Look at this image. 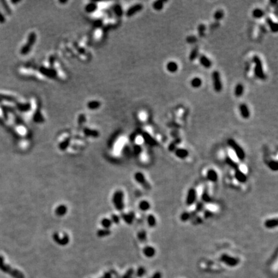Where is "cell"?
<instances>
[{
  "mask_svg": "<svg viewBox=\"0 0 278 278\" xmlns=\"http://www.w3.org/2000/svg\"><path fill=\"white\" fill-rule=\"evenodd\" d=\"M0 270L14 278H25L24 274L21 272L13 268L4 262V258L2 256H0Z\"/></svg>",
  "mask_w": 278,
  "mask_h": 278,
  "instance_id": "1",
  "label": "cell"
},
{
  "mask_svg": "<svg viewBox=\"0 0 278 278\" xmlns=\"http://www.w3.org/2000/svg\"><path fill=\"white\" fill-rule=\"evenodd\" d=\"M253 60L254 63L255 76L261 80H265L266 79V75L264 72L262 60L257 55H254Z\"/></svg>",
  "mask_w": 278,
  "mask_h": 278,
  "instance_id": "2",
  "label": "cell"
},
{
  "mask_svg": "<svg viewBox=\"0 0 278 278\" xmlns=\"http://www.w3.org/2000/svg\"><path fill=\"white\" fill-rule=\"evenodd\" d=\"M227 144L236 154L237 158L240 160H244L245 158V153L244 150L232 139H229L227 140Z\"/></svg>",
  "mask_w": 278,
  "mask_h": 278,
  "instance_id": "3",
  "label": "cell"
},
{
  "mask_svg": "<svg viewBox=\"0 0 278 278\" xmlns=\"http://www.w3.org/2000/svg\"><path fill=\"white\" fill-rule=\"evenodd\" d=\"M124 195L122 191H117L114 193L112 198V202L115 208L119 211H122L124 209Z\"/></svg>",
  "mask_w": 278,
  "mask_h": 278,
  "instance_id": "4",
  "label": "cell"
},
{
  "mask_svg": "<svg viewBox=\"0 0 278 278\" xmlns=\"http://www.w3.org/2000/svg\"><path fill=\"white\" fill-rule=\"evenodd\" d=\"M220 261L226 265L231 267H236L240 263V259L234 256L227 254H223L220 256Z\"/></svg>",
  "mask_w": 278,
  "mask_h": 278,
  "instance_id": "5",
  "label": "cell"
},
{
  "mask_svg": "<svg viewBox=\"0 0 278 278\" xmlns=\"http://www.w3.org/2000/svg\"><path fill=\"white\" fill-rule=\"evenodd\" d=\"M212 79L213 82V88L214 90L216 92H220L222 90L223 85L220 77V74L218 71H214L212 73Z\"/></svg>",
  "mask_w": 278,
  "mask_h": 278,
  "instance_id": "6",
  "label": "cell"
},
{
  "mask_svg": "<svg viewBox=\"0 0 278 278\" xmlns=\"http://www.w3.org/2000/svg\"><path fill=\"white\" fill-rule=\"evenodd\" d=\"M197 200V193L195 188H190L188 190L186 199H185V203L187 205L191 206L196 203Z\"/></svg>",
  "mask_w": 278,
  "mask_h": 278,
  "instance_id": "7",
  "label": "cell"
},
{
  "mask_svg": "<svg viewBox=\"0 0 278 278\" xmlns=\"http://www.w3.org/2000/svg\"><path fill=\"white\" fill-rule=\"evenodd\" d=\"M135 179L139 184H140L142 186L147 190L151 189V185L148 183L146 178H145L144 175L141 172H136L135 174Z\"/></svg>",
  "mask_w": 278,
  "mask_h": 278,
  "instance_id": "8",
  "label": "cell"
},
{
  "mask_svg": "<svg viewBox=\"0 0 278 278\" xmlns=\"http://www.w3.org/2000/svg\"><path fill=\"white\" fill-rule=\"evenodd\" d=\"M53 239H54V240L57 244L63 246L67 245L70 241L69 236L67 234H64L63 236L61 238V236H60V235L57 232L54 234V235H53Z\"/></svg>",
  "mask_w": 278,
  "mask_h": 278,
  "instance_id": "9",
  "label": "cell"
},
{
  "mask_svg": "<svg viewBox=\"0 0 278 278\" xmlns=\"http://www.w3.org/2000/svg\"><path fill=\"white\" fill-rule=\"evenodd\" d=\"M206 177L207 179L208 180L209 182L216 183L218 182V173L213 169H209L207 171L206 173Z\"/></svg>",
  "mask_w": 278,
  "mask_h": 278,
  "instance_id": "10",
  "label": "cell"
},
{
  "mask_svg": "<svg viewBox=\"0 0 278 278\" xmlns=\"http://www.w3.org/2000/svg\"><path fill=\"white\" fill-rule=\"evenodd\" d=\"M235 177L238 182L244 184L247 181V176L240 169L235 170Z\"/></svg>",
  "mask_w": 278,
  "mask_h": 278,
  "instance_id": "11",
  "label": "cell"
},
{
  "mask_svg": "<svg viewBox=\"0 0 278 278\" xmlns=\"http://www.w3.org/2000/svg\"><path fill=\"white\" fill-rule=\"evenodd\" d=\"M142 137L144 139V140L145 141V142L148 144V145H151V146H156V145H158L157 141L154 139L151 135H149L148 133H147V132L143 133Z\"/></svg>",
  "mask_w": 278,
  "mask_h": 278,
  "instance_id": "12",
  "label": "cell"
},
{
  "mask_svg": "<svg viewBox=\"0 0 278 278\" xmlns=\"http://www.w3.org/2000/svg\"><path fill=\"white\" fill-rule=\"evenodd\" d=\"M35 40V36L34 34H31L30 35V36L28 37V43L25 45L23 48H21V53L22 54L25 55L27 54V53L29 52L30 46H32V44L34 43V41Z\"/></svg>",
  "mask_w": 278,
  "mask_h": 278,
  "instance_id": "13",
  "label": "cell"
},
{
  "mask_svg": "<svg viewBox=\"0 0 278 278\" xmlns=\"http://www.w3.org/2000/svg\"><path fill=\"white\" fill-rule=\"evenodd\" d=\"M121 218L127 224L131 225L134 222L135 214L133 212H130L128 213H122Z\"/></svg>",
  "mask_w": 278,
  "mask_h": 278,
  "instance_id": "14",
  "label": "cell"
},
{
  "mask_svg": "<svg viewBox=\"0 0 278 278\" xmlns=\"http://www.w3.org/2000/svg\"><path fill=\"white\" fill-rule=\"evenodd\" d=\"M175 156L180 159H185L189 156V151L184 148H176L175 150Z\"/></svg>",
  "mask_w": 278,
  "mask_h": 278,
  "instance_id": "15",
  "label": "cell"
},
{
  "mask_svg": "<svg viewBox=\"0 0 278 278\" xmlns=\"http://www.w3.org/2000/svg\"><path fill=\"white\" fill-rule=\"evenodd\" d=\"M264 226L267 229H272L276 228L278 226V220L277 218L267 219L264 223Z\"/></svg>",
  "mask_w": 278,
  "mask_h": 278,
  "instance_id": "16",
  "label": "cell"
},
{
  "mask_svg": "<svg viewBox=\"0 0 278 278\" xmlns=\"http://www.w3.org/2000/svg\"><path fill=\"white\" fill-rule=\"evenodd\" d=\"M143 254L145 256L151 258L154 256V255L156 254V250L152 246H145L143 249Z\"/></svg>",
  "mask_w": 278,
  "mask_h": 278,
  "instance_id": "17",
  "label": "cell"
},
{
  "mask_svg": "<svg viewBox=\"0 0 278 278\" xmlns=\"http://www.w3.org/2000/svg\"><path fill=\"white\" fill-rule=\"evenodd\" d=\"M239 109H240L241 115L243 118H249L250 117V110L248 106H247V105H246L245 104H241L240 105Z\"/></svg>",
  "mask_w": 278,
  "mask_h": 278,
  "instance_id": "18",
  "label": "cell"
},
{
  "mask_svg": "<svg viewBox=\"0 0 278 278\" xmlns=\"http://www.w3.org/2000/svg\"><path fill=\"white\" fill-rule=\"evenodd\" d=\"M202 202L204 204H211V203H213V198L210 196L207 188H205L204 191H203L202 194Z\"/></svg>",
  "mask_w": 278,
  "mask_h": 278,
  "instance_id": "19",
  "label": "cell"
},
{
  "mask_svg": "<svg viewBox=\"0 0 278 278\" xmlns=\"http://www.w3.org/2000/svg\"><path fill=\"white\" fill-rule=\"evenodd\" d=\"M200 63L205 68H210L212 66V63L210 59L204 55H200L199 56Z\"/></svg>",
  "mask_w": 278,
  "mask_h": 278,
  "instance_id": "20",
  "label": "cell"
},
{
  "mask_svg": "<svg viewBox=\"0 0 278 278\" xmlns=\"http://www.w3.org/2000/svg\"><path fill=\"white\" fill-rule=\"evenodd\" d=\"M142 5L141 4H137L133 7H131L130 9L127 12V16H132L133 14H136V12L140 11L142 9Z\"/></svg>",
  "mask_w": 278,
  "mask_h": 278,
  "instance_id": "21",
  "label": "cell"
},
{
  "mask_svg": "<svg viewBox=\"0 0 278 278\" xmlns=\"http://www.w3.org/2000/svg\"><path fill=\"white\" fill-rule=\"evenodd\" d=\"M67 211H68V208L67 207V206L64 205H60L57 207H56V209L55 210V214L58 216H63L67 214Z\"/></svg>",
  "mask_w": 278,
  "mask_h": 278,
  "instance_id": "22",
  "label": "cell"
},
{
  "mask_svg": "<svg viewBox=\"0 0 278 278\" xmlns=\"http://www.w3.org/2000/svg\"><path fill=\"white\" fill-rule=\"evenodd\" d=\"M266 22H267V23L268 24V25L269 26V27H270L271 30L272 32H277V30H278V26H277V24L276 23V22L274 21L271 17H267V18L266 19Z\"/></svg>",
  "mask_w": 278,
  "mask_h": 278,
  "instance_id": "23",
  "label": "cell"
},
{
  "mask_svg": "<svg viewBox=\"0 0 278 278\" xmlns=\"http://www.w3.org/2000/svg\"><path fill=\"white\" fill-rule=\"evenodd\" d=\"M167 70L171 73H175L178 69V64L174 61H170L166 65Z\"/></svg>",
  "mask_w": 278,
  "mask_h": 278,
  "instance_id": "24",
  "label": "cell"
},
{
  "mask_svg": "<svg viewBox=\"0 0 278 278\" xmlns=\"http://www.w3.org/2000/svg\"><path fill=\"white\" fill-rule=\"evenodd\" d=\"M139 208L144 212L148 211L151 208V204L147 200H142L139 203Z\"/></svg>",
  "mask_w": 278,
  "mask_h": 278,
  "instance_id": "25",
  "label": "cell"
},
{
  "mask_svg": "<svg viewBox=\"0 0 278 278\" xmlns=\"http://www.w3.org/2000/svg\"><path fill=\"white\" fill-rule=\"evenodd\" d=\"M226 162L229 166H230L233 169L236 170L239 169V165H238V163L234 161L230 157H227L226 158Z\"/></svg>",
  "mask_w": 278,
  "mask_h": 278,
  "instance_id": "26",
  "label": "cell"
},
{
  "mask_svg": "<svg viewBox=\"0 0 278 278\" xmlns=\"http://www.w3.org/2000/svg\"><path fill=\"white\" fill-rule=\"evenodd\" d=\"M147 223L150 227H154L157 225V219L153 214H150L147 217Z\"/></svg>",
  "mask_w": 278,
  "mask_h": 278,
  "instance_id": "27",
  "label": "cell"
},
{
  "mask_svg": "<svg viewBox=\"0 0 278 278\" xmlns=\"http://www.w3.org/2000/svg\"><path fill=\"white\" fill-rule=\"evenodd\" d=\"M244 92V86L241 83L238 84L235 89V94L236 97H241Z\"/></svg>",
  "mask_w": 278,
  "mask_h": 278,
  "instance_id": "28",
  "label": "cell"
},
{
  "mask_svg": "<svg viewBox=\"0 0 278 278\" xmlns=\"http://www.w3.org/2000/svg\"><path fill=\"white\" fill-rule=\"evenodd\" d=\"M193 218L192 214L189 213V212H184L180 215V220L181 221H182L183 222H187L189 220H190Z\"/></svg>",
  "mask_w": 278,
  "mask_h": 278,
  "instance_id": "29",
  "label": "cell"
},
{
  "mask_svg": "<svg viewBox=\"0 0 278 278\" xmlns=\"http://www.w3.org/2000/svg\"><path fill=\"white\" fill-rule=\"evenodd\" d=\"M265 15V13L263 10H262L260 8H255L253 11V16L256 19H260L263 17Z\"/></svg>",
  "mask_w": 278,
  "mask_h": 278,
  "instance_id": "30",
  "label": "cell"
},
{
  "mask_svg": "<svg viewBox=\"0 0 278 278\" xmlns=\"http://www.w3.org/2000/svg\"><path fill=\"white\" fill-rule=\"evenodd\" d=\"M191 85L193 88H198L202 86V79L199 77H195L193 78L191 81Z\"/></svg>",
  "mask_w": 278,
  "mask_h": 278,
  "instance_id": "31",
  "label": "cell"
},
{
  "mask_svg": "<svg viewBox=\"0 0 278 278\" xmlns=\"http://www.w3.org/2000/svg\"><path fill=\"white\" fill-rule=\"evenodd\" d=\"M97 236L100 238L106 237V236H108L111 235V231H110L109 229H100V230L97 231Z\"/></svg>",
  "mask_w": 278,
  "mask_h": 278,
  "instance_id": "32",
  "label": "cell"
},
{
  "mask_svg": "<svg viewBox=\"0 0 278 278\" xmlns=\"http://www.w3.org/2000/svg\"><path fill=\"white\" fill-rule=\"evenodd\" d=\"M147 237V232L145 230H141L137 233V238L141 242L146 241Z\"/></svg>",
  "mask_w": 278,
  "mask_h": 278,
  "instance_id": "33",
  "label": "cell"
},
{
  "mask_svg": "<svg viewBox=\"0 0 278 278\" xmlns=\"http://www.w3.org/2000/svg\"><path fill=\"white\" fill-rule=\"evenodd\" d=\"M198 51L199 50H198V47L194 48L190 52V54H189V60L192 61H195L198 57Z\"/></svg>",
  "mask_w": 278,
  "mask_h": 278,
  "instance_id": "34",
  "label": "cell"
},
{
  "mask_svg": "<svg viewBox=\"0 0 278 278\" xmlns=\"http://www.w3.org/2000/svg\"><path fill=\"white\" fill-rule=\"evenodd\" d=\"M3 100L8 101V102H15L16 98H14V97L12 96L0 94V102H1V101Z\"/></svg>",
  "mask_w": 278,
  "mask_h": 278,
  "instance_id": "35",
  "label": "cell"
},
{
  "mask_svg": "<svg viewBox=\"0 0 278 278\" xmlns=\"http://www.w3.org/2000/svg\"><path fill=\"white\" fill-rule=\"evenodd\" d=\"M181 142V140L180 139H175V140H173V142H172L169 145V147H168V149L170 151H175V150L177 148V145L178 144H180Z\"/></svg>",
  "mask_w": 278,
  "mask_h": 278,
  "instance_id": "36",
  "label": "cell"
},
{
  "mask_svg": "<svg viewBox=\"0 0 278 278\" xmlns=\"http://www.w3.org/2000/svg\"><path fill=\"white\" fill-rule=\"evenodd\" d=\"M101 225H102V226L104 227V229H109L110 227H111L112 225V222L110 219L104 218L101 220Z\"/></svg>",
  "mask_w": 278,
  "mask_h": 278,
  "instance_id": "37",
  "label": "cell"
},
{
  "mask_svg": "<svg viewBox=\"0 0 278 278\" xmlns=\"http://www.w3.org/2000/svg\"><path fill=\"white\" fill-rule=\"evenodd\" d=\"M164 1H160V0H159V1H156L153 3V7L155 10H160L162 9L163 7H164Z\"/></svg>",
  "mask_w": 278,
  "mask_h": 278,
  "instance_id": "38",
  "label": "cell"
},
{
  "mask_svg": "<svg viewBox=\"0 0 278 278\" xmlns=\"http://www.w3.org/2000/svg\"><path fill=\"white\" fill-rule=\"evenodd\" d=\"M268 166L273 171H277L278 170V163L276 160H271L268 162Z\"/></svg>",
  "mask_w": 278,
  "mask_h": 278,
  "instance_id": "39",
  "label": "cell"
},
{
  "mask_svg": "<svg viewBox=\"0 0 278 278\" xmlns=\"http://www.w3.org/2000/svg\"><path fill=\"white\" fill-rule=\"evenodd\" d=\"M196 213H202L205 211V204L202 202H197L196 205Z\"/></svg>",
  "mask_w": 278,
  "mask_h": 278,
  "instance_id": "40",
  "label": "cell"
},
{
  "mask_svg": "<svg viewBox=\"0 0 278 278\" xmlns=\"http://www.w3.org/2000/svg\"><path fill=\"white\" fill-rule=\"evenodd\" d=\"M12 108H10L9 106H7L5 105H1V109L2 110V112L3 114V116L6 119L8 118V113L10 111H11Z\"/></svg>",
  "mask_w": 278,
  "mask_h": 278,
  "instance_id": "41",
  "label": "cell"
},
{
  "mask_svg": "<svg viewBox=\"0 0 278 278\" xmlns=\"http://www.w3.org/2000/svg\"><path fill=\"white\" fill-rule=\"evenodd\" d=\"M17 108L21 112H26L29 109V105L27 104H21L17 103Z\"/></svg>",
  "mask_w": 278,
  "mask_h": 278,
  "instance_id": "42",
  "label": "cell"
},
{
  "mask_svg": "<svg viewBox=\"0 0 278 278\" xmlns=\"http://www.w3.org/2000/svg\"><path fill=\"white\" fill-rule=\"evenodd\" d=\"M142 151V148L140 145L136 144L133 147V154L135 156H139Z\"/></svg>",
  "mask_w": 278,
  "mask_h": 278,
  "instance_id": "43",
  "label": "cell"
},
{
  "mask_svg": "<svg viewBox=\"0 0 278 278\" xmlns=\"http://www.w3.org/2000/svg\"><path fill=\"white\" fill-rule=\"evenodd\" d=\"M223 16H224L223 12L222 10H218L215 12L214 14V18L216 20H220L223 18Z\"/></svg>",
  "mask_w": 278,
  "mask_h": 278,
  "instance_id": "44",
  "label": "cell"
},
{
  "mask_svg": "<svg viewBox=\"0 0 278 278\" xmlns=\"http://www.w3.org/2000/svg\"><path fill=\"white\" fill-rule=\"evenodd\" d=\"M206 30V26L204 24H200L198 26V34H199L200 37H203L205 35V31Z\"/></svg>",
  "mask_w": 278,
  "mask_h": 278,
  "instance_id": "45",
  "label": "cell"
},
{
  "mask_svg": "<svg viewBox=\"0 0 278 278\" xmlns=\"http://www.w3.org/2000/svg\"><path fill=\"white\" fill-rule=\"evenodd\" d=\"M145 268L141 267L137 269V271H136V275L138 277H142L145 275Z\"/></svg>",
  "mask_w": 278,
  "mask_h": 278,
  "instance_id": "46",
  "label": "cell"
},
{
  "mask_svg": "<svg viewBox=\"0 0 278 278\" xmlns=\"http://www.w3.org/2000/svg\"><path fill=\"white\" fill-rule=\"evenodd\" d=\"M112 222V223H115V224H118L119 222H120L121 220V217L119 216L117 214H112V218L110 219Z\"/></svg>",
  "mask_w": 278,
  "mask_h": 278,
  "instance_id": "47",
  "label": "cell"
},
{
  "mask_svg": "<svg viewBox=\"0 0 278 278\" xmlns=\"http://www.w3.org/2000/svg\"><path fill=\"white\" fill-rule=\"evenodd\" d=\"M1 4H2V6H3V8L5 10V11L8 13V14H10V13H11V10L10 9L9 7L8 6L7 1H3V0H1Z\"/></svg>",
  "mask_w": 278,
  "mask_h": 278,
  "instance_id": "48",
  "label": "cell"
},
{
  "mask_svg": "<svg viewBox=\"0 0 278 278\" xmlns=\"http://www.w3.org/2000/svg\"><path fill=\"white\" fill-rule=\"evenodd\" d=\"M133 273H134L133 269L130 268V269H129L128 271H127L126 274L123 276V278H131V276L133 274Z\"/></svg>",
  "mask_w": 278,
  "mask_h": 278,
  "instance_id": "49",
  "label": "cell"
},
{
  "mask_svg": "<svg viewBox=\"0 0 278 278\" xmlns=\"http://www.w3.org/2000/svg\"><path fill=\"white\" fill-rule=\"evenodd\" d=\"M68 145H69V140H65L64 142H62L60 144V148L62 150H64L66 148H67L68 146Z\"/></svg>",
  "mask_w": 278,
  "mask_h": 278,
  "instance_id": "50",
  "label": "cell"
},
{
  "mask_svg": "<svg viewBox=\"0 0 278 278\" xmlns=\"http://www.w3.org/2000/svg\"><path fill=\"white\" fill-rule=\"evenodd\" d=\"M204 212V216L205 218H209L213 217V213H212L211 211H208V210H205Z\"/></svg>",
  "mask_w": 278,
  "mask_h": 278,
  "instance_id": "51",
  "label": "cell"
},
{
  "mask_svg": "<svg viewBox=\"0 0 278 278\" xmlns=\"http://www.w3.org/2000/svg\"><path fill=\"white\" fill-rule=\"evenodd\" d=\"M186 39H187V43H195L197 40L196 38L194 36H189L188 37H187Z\"/></svg>",
  "mask_w": 278,
  "mask_h": 278,
  "instance_id": "52",
  "label": "cell"
},
{
  "mask_svg": "<svg viewBox=\"0 0 278 278\" xmlns=\"http://www.w3.org/2000/svg\"><path fill=\"white\" fill-rule=\"evenodd\" d=\"M162 275L160 272H156L152 276L151 278H162Z\"/></svg>",
  "mask_w": 278,
  "mask_h": 278,
  "instance_id": "53",
  "label": "cell"
},
{
  "mask_svg": "<svg viewBox=\"0 0 278 278\" xmlns=\"http://www.w3.org/2000/svg\"><path fill=\"white\" fill-rule=\"evenodd\" d=\"M5 21H6V19H5V16H3V14H2V12L0 11V23H1V24L4 23L5 22Z\"/></svg>",
  "mask_w": 278,
  "mask_h": 278,
  "instance_id": "54",
  "label": "cell"
},
{
  "mask_svg": "<svg viewBox=\"0 0 278 278\" xmlns=\"http://www.w3.org/2000/svg\"><path fill=\"white\" fill-rule=\"evenodd\" d=\"M103 278H104V277H103Z\"/></svg>",
  "mask_w": 278,
  "mask_h": 278,
  "instance_id": "55",
  "label": "cell"
}]
</instances>
